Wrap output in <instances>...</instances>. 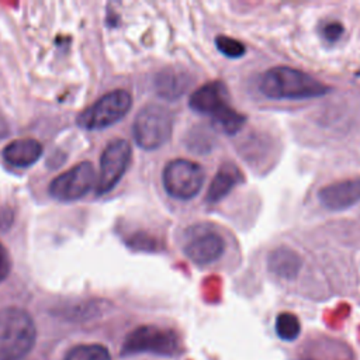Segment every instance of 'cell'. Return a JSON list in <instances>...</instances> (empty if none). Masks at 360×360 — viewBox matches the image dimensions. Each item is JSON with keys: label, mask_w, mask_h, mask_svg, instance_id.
<instances>
[{"label": "cell", "mask_w": 360, "mask_h": 360, "mask_svg": "<svg viewBox=\"0 0 360 360\" xmlns=\"http://www.w3.org/2000/svg\"><path fill=\"white\" fill-rule=\"evenodd\" d=\"M35 338L34 321L25 309H0V360H22L32 350Z\"/></svg>", "instance_id": "2"}, {"label": "cell", "mask_w": 360, "mask_h": 360, "mask_svg": "<svg viewBox=\"0 0 360 360\" xmlns=\"http://www.w3.org/2000/svg\"><path fill=\"white\" fill-rule=\"evenodd\" d=\"M342 32L343 27L339 22H329L322 27V37L329 42L338 41L342 37Z\"/></svg>", "instance_id": "19"}, {"label": "cell", "mask_w": 360, "mask_h": 360, "mask_svg": "<svg viewBox=\"0 0 360 360\" xmlns=\"http://www.w3.org/2000/svg\"><path fill=\"white\" fill-rule=\"evenodd\" d=\"M226 97V87L222 82H210L197 89L188 103L195 112L208 115L221 132L233 135L243 127L245 117L228 104Z\"/></svg>", "instance_id": "3"}, {"label": "cell", "mask_w": 360, "mask_h": 360, "mask_svg": "<svg viewBox=\"0 0 360 360\" xmlns=\"http://www.w3.org/2000/svg\"><path fill=\"white\" fill-rule=\"evenodd\" d=\"M42 155V145L32 138L15 139L3 149L4 160L15 167H28Z\"/></svg>", "instance_id": "12"}, {"label": "cell", "mask_w": 360, "mask_h": 360, "mask_svg": "<svg viewBox=\"0 0 360 360\" xmlns=\"http://www.w3.org/2000/svg\"><path fill=\"white\" fill-rule=\"evenodd\" d=\"M259 90L269 98L304 100L321 97L330 89L302 70L290 66H276L260 76Z\"/></svg>", "instance_id": "1"}, {"label": "cell", "mask_w": 360, "mask_h": 360, "mask_svg": "<svg viewBox=\"0 0 360 360\" xmlns=\"http://www.w3.org/2000/svg\"><path fill=\"white\" fill-rule=\"evenodd\" d=\"M10 270H11L10 255L6 250V248L0 243V283L7 278V276L10 274Z\"/></svg>", "instance_id": "21"}, {"label": "cell", "mask_w": 360, "mask_h": 360, "mask_svg": "<svg viewBox=\"0 0 360 360\" xmlns=\"http://www.w3.org/2000/svg\"><path fill=\"white\" fill-rule=\"evenodd\" d=\"M301 360H352V354H350V352H347V353H343V349L338 353V354H321L319 352H314V353H308V354H305Z\"/></svg>", "instance_id": "20"}, {"label": "cell", "mask_w": 360, "mask_h": 360, "mask_svg": "<svg viewBox=\"0 0 360 360\" xmlns=\"http://www.w3.org/2000/svg\"><path fill=\"white\" fill-rule=\"evenodd\" d=\"M215 45L218 51L228 58H239L245 53V45L238 39L226 35H218L215 38Z\"/></svg>", "instance_id": "18"}, {"label": "cell", "mask_w": 360, "mask_h": 360, "mask_svg": "<svg viewBox=\"0 0 360 360\" xmlns=\"http://www.w3.org/2000/svg\"><path fill=\"white\" fill-rule=\"evenodd\" d=\"M179 352V336L170 329L155 325H143L134 329L122 343L124 354L152 353L158 356H176Z\"/></svg>", "instance_id": "6"}, {"label": "cell", "mask_w": 360, "mask_h": 360, "mask_svg": "<svg viewBox=\"0 0 360 360\" xmlns=\"http://www.w3.org/2000/svg\"><path fill=\"white\" fill-rule=\"evenodd\" d=\"M184 80L174 73H162V77L156 80L158 91L165 97H177L183 93Z\"/></svg>", "instance_id": "17"}, {"label": "cell", "mask_w": 360, "mask_h": 360, "mask_svg": "<svg viewBox=\"0 0 360 360\" xmlns=\"http://www.w3.org/2000/svg\"><path fill=\"white\" fill-rule=\"evenodd\" d=\"M202 167L188 159H174L169 162L162 174L166 193L177 200H190L198 194L204 184Z\"/></svg>", "instance_id": "7"}, {"label": "cell", "mask_w": 360, "mask_h": 360, "mask_svg": "<svg viewBox=\"0 0 360 360\" xmlns=\"http://www.w3.org/2000/svg\"><path fill=\"white\" fill-rule=\"evenodd\" d=\"M132 149L125 139H114L107 143L100 156V173L96 183L98 195L112 190L121 180L131 162Z\"/></svg>", "instance_id": "8"}, {"label": "cell", "mask_w": 360, "mask_h": 360, "mask_svg": "<svg viewBox=\"0 0 360 360\" xmlns=\"http://www.w3.org/2000/svg\"><path fill=\"white\" fill-rule=\"evenodd\" d=\"M132 105V97L127 90H112L98 98L77 117V125L90 129H104L127 115Z\"/></svg>", "instance_id": "5"}, {"label": "cell", "mask_w": 360, "mask_h": 360, "mask_svg": "<svg viewBox=\"0 0 360 360\" xmlns=\"http://www.w3.org/2000/svg\"><path fill=\"white\" fill-rule=\"evenodd\" d=\"M173 114L160 104H148L139 110L134 120L132 132L136 145L152 150L160 148L172 135Z\"/></svg>", "instance_id": "4"}, {"label": "cell", "mask_w": 360, "mask_h": 360, "mask_svg": "<svg viewBox=\"0 0 360 360\" xmlns=\"http://www.w3.org/2000/svg\"><path fill=\"white\" fill-rule=\"evenodd\" d=\"M300 321L291 312H281L276 318V333L285 342L295 340L300 333Z\"/></svg>", "instance_id": "16"}, {"label": "cell", "mask_w": 360, "mask_h": 360, "mask_svg": "<svg viewBox=\"0 0 360 360\" xmlns=\"http://www.w3.org/2000/svg\"><path fill=\"white\" fill-rule=\"evenodd\" d=\"M63 360H111L110 352L97 343L77 345L68 350Z\"/></svg>", "instance_id": "15"}, {"label": "cell", "mask_w": 360, "mask_h": 360, "mask_svg": "<svg viewBox=\"0 0 360 360\" xmlns=\"http://www.w3.org/2000/svg\"><path fill=\"white\" fill-rule=\"evenodd\" d=\"M97 176L90 162H82L59 174L49 184V194L59 201H75L96 187Z\"/></svg>", "instance_id": "10"}, {"label": "cell", "mask_w": 360, "mask_h": 360, "mask_svg": "<svg viewBox=\"0 0 360 360\" xmlns=\"http://www.w3.org/2000/svg\"><path fill=\"white\" fill-rule=\"evenodd\" d=\"M318 197L321 204L328 210H346L360 201V179L330 183L319 190Z\"/></svg>", "instance_id": "11"}, {"label": "cell", "mask_w": 360, "mask_h": 360, "mask_svg": "<svg viewBox=\"0 0 360 360\" xmlns=\"http://www.w3.org/2000/svg\"><path fill=\"white\" fill-rule=\"evenodd\" d=\"M242 181V173L233 163H224L211 180L205 200L210 204H215L225 198L233 187Z\"/></svg>", "instance_id": "13"}, {"label": "cell", "mask_w": 360, "mask_h": 360, "mask_svg": "<svg viewBox=\"0 0 360 360\" xmlns=\"http://www.w3.org/2000/svg\"><path fill=\"white\" fill-rule=\"evenodd\" d=\"M224 250V238L208 225L191 226L184 233L183 252L195 264L214 263L222 256Z\"/></svg>", "instance_id": "9"}, {"label": "cell", "mask_w": 360, "mask_h": 360, "mask_svg": "<svg viewBox=\"0 0 360 360\" xmlns=\"http://www.w3.org/2000/svg\"><path fill=\"white\" fill-rule=\"evenodd\" d=\"M269 264L273 271L283 277L294 276L298 270V257L288 249H278L269 257Z\"/></svg>", "instance_id": "14"}]
</instances>
